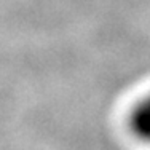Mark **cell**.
<instances>
[{
    "mask_svg": "<svg viewBox=\"0 0 150 150\" xmlns=\"http://www.w3.org/2000/svg\"><path fill=\"white\" fill-rule=\"evenodd\" d=\"M126 126L137 142L150 145V93L134 102L126 117Z\"/></svg>",
    "mask_w": 150,
    "mask_h": 150,
    "instance_id": "obj_1",
    "label": "cell"
}]
</instances>
